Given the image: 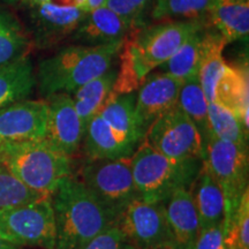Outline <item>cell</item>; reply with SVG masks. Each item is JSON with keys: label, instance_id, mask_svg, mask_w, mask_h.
<instances>
[{"label": "cell", "instance_id": "cell-1", "mask_svg": "<svg viewBox=\"0 0 249 249\" xmlns=\"http://www.w3.org/2000/svg\"><path fill=\"white\" fill-rule=\"evenodd\" d=\"M209 26L208 20L160 21L133 30L124 39L113 95L134 92L197 30Z\"/></svg>", "mask_w": 249, "mask_h": 249}, {"label": "cell", "instance_id": "cell-2", "mask_svg": "<svg viewBox=\"0 0 249 249\" xmlns=\"http://www.w3.org/2000/svg\"><path fill=\"white\" fill-rule=\"evenodd\" d=\"M51 201L57 232L54 249H82L105 229L116 225V217L73 176L62 180Z\"/></svg>", "mask_w": 249, "mask_h": 249}, {"label": "cell", "instance_id": "cell-3", "mask_svg": "<svg viewBox=\"0 0 249 249\" xmlns=\"http://www.w3.org/2000/svg\"><path fill=\"white\" fill-rule=\"evenodd\" d=\"M124 40L107 45H70L38 64L36 86L40 95L48 98L54 93L71 95L81 86L98 77L119 57Z\"/></svg>", "mask_w": 249, "mask_h": 249}, {"label": "cell", "instance_id": "cell-4", "mask_svg": "<svg viewBox=\"0 0 249 249\" xmlns=\"http://www.w3.org/2000/svg\"><path fill=\"white\" fill-rule=\"evenodd\" d=\"M0 165L31 191L44 196H51L62 180L71 176V157L46 139L0 145Z\"/></svg>", "mask_w": 249, "mask_h": 249}, {"label": "cell", "instance_id": "cell-5", "mask_svg": "<svg viewBox=\"0 0 249 249\" xmlns=\"http://www.w3.org/2000/svg\"><path fill=\"white\" fill-rule=\"evenodd\" d=\"M130 167L140 197L150 203H164L177 189L191 188L202 160H172L141 141L130 156Z\"/></svg>", "mask_w": 249, "mask_h": 249}, {"label": "cell", "instance_id": "cell-6", "mask_svg": "<svg viewBox=\"0 0 249 249\" xmlns=\"http://www.w3.org/2000/svg\"><path fill=\"white\" fill-rule=\"evenodd\" d=\"M0 236L22 248L54 249L57 232L51 196L0 209Z\"/></svg>", "mask_w": 249, "mask_h": 249}, {"label": "cell", "instance_id": "cell-7", "mask_svg": "<svg viewBox=\"0 0 249 249\" xmlns=\"http://www.w3.org/2000/svg\"><path fill=\"white\" fill-rule=\"evenodd\" d=\"M77 179L110 213L118 217L140 197L134 183L130 157L113 160H87Z\"/></svg>", "mask_w": 249, "mask_h": 249}, {"label": "cell", "instance_id": "cell-8", "mask_svg": "<svg viewBox=\"0 0 249 249\" xmlns=\"http://www.w3.org/2000/svg\"><path fill=\"white\" fill-rule=\"evenodd\" d=\"M202 161L222 188L226 201L224 220L229 219L248 189V148L211 135L204 148Z\"/></svg>", "mask_w": 249, "mask_h": 249}, {"label": "cell", "instance_id": "cell-9", "mask_svg": "<svg viewBox=\"0 0 249 249\" xmlns=\"http://www.w3.org/2000/svg\"><path fill=\"white\" fill-rule=\"evenodd\" d=\"M142 141L172 160H203L204 145L200 133L178 105L158 118Z\"/></svg>", "mask_w": 249, "mask_h": 249}, {"label": "cell", "instance_id": "cell-10", "mask_svg": "<svg viewBox=\"0 0 249 249\" xmlns=\"http://www.w3.org/2000/svg\"><path fill=\"white\" fill-rule=\"evenodd\" d=\"M116 225L136 249H177L163 203L138 197L124 208Z\"/></svg>", "mask_w": 249, "mask_h": 249}, {"label": "cell", "instance_id": "cell-11", "mask_svg": "<svg viewBox=\"0 0 249 249\" xmlns=\"http://www.w3.org/2000/svg\"><path fill=\"white\" fill-rule=\"evenodd\" d=\"M34 44L39 49L57 45L71 36L87 12L74 5L44 2L28 7Z\"/></svg>", "mask_w": 249, "mask_h": 249}, {"label": "cell", "instance_id": "cell-12", "mask_svg": "<svg viewBox=\"0 0 249 249\" xmlns=\"http://www.w3.org/2000/svg\"><path fill=\"white\" fill-rule=\"evenodd\" d=\"M182 81L167 73L149 75L136 90L135 123L143 140L149 127L177 105Z\"/></svg>", "mask_w": 249, "mask_h": 249}, {"label": "cell", "instance_id": "cell-13", "mask_svg": "<svg viewBox=\"0 0 249 249\" xmlns=\"http://www.w3.org/2000/svg\"><path fill=\"white\" fill-rule=\"evenodd\" d=\"M48 126L46 101L23 99L0 108V145L45 139Z\"/></svg>", "mask_w": 249, "mask_h": 249}, {"label": "cell", "instance_id": "cell-14", "mask_svg": "<svg viewBox=\"0 0 249 249\" xmlns=\"http://www.w3.org/2000/svg\"><path fill=\"white\" fill-rule=\"evenodd\" d=\"M48 126L45 139L65 155L73 157L82 144L83 130L81 119L71 95L54 93L46 98Z\"/></svg>", "mask_w": 249, "mask_h": 249}, {"label": "cell", "instance_id": "cell-15", "mask_svg": "<svg viewBox=\"0 0 249 249\" xmlns=\"http://www.w3.org/2000/svg\"><path fill=\"white\" fill-rule=\"evenodd\" d=\"M132 31L126 21L111 9L101 6L87 13L71 37L79 45L98 46L124 40Z\"/></svg>", "mask_w": 249, "mask_h": 249}, {"label": "cell", "instance_id": "cell-16", "mask_svg": "<svg viewBox=\"0 0 249 249\" xmlns=\"http://www.w3.org/2000/svg\"><path fill=\"white\" fill-rule=\"evenodd\" d=\"M163 205L177 249H191L200 233V220L189 189H177Z\"/></svg>", "mask_w": 249, "mask_h": 249}, {"label": "cell", "instance_id": "cell-17", "mask_svg": "<svg viewBox=\"0 0 249 249\" xmlns=\"http://www.w3.org/2000/svg\"><path fill=\"white\" fill-rule=\"evenodd\" d=\"M82 143L87 160L127 158L130 157L136 149L135 145L119 138L99 114L87 126Z\"/></svg>", "mask_w": 249, "mask_h": 249}, {"label": "cell", "instance_id": "cell-18", "mask_svg": "<svg viewBox=\"0 0 249 249\" xmlns=\"http://www.w3.org/2000/svg\"><path fill=\"white\" fill-rule=\"evenodd\" d=\"M189 192L197 211L200 230L224 223L226 211L225 196L203 161L200 173L192 183Z\"/></svg>", "mask_w": 249, "mask_h": 249}, {"label": "cell", "instance_id": "cell-19", "mask_svg": "<svg viewBox=\"0 0 249 249\" xmlns=\"http://www.w3.org/2000/svg\"><path fill=\"white\" fill-rule=\"evenodd\" d=\"M208 22L226 44L247 38L249 33V0H213Z\"/></svg>", "mask_w": 249, "mask_h": 249}, {"label": "cell", "instance_id": "cell-20", "mask_svg": "<svg viewBox=\"0 0 249 249\" xmlns=\"http://www.w3.org/2000/svg\"><path fill=\"white\" fill-rule=\"evenodd\" d=\"M117 76L118 70L112 67L104 74L95 77L71 93L85 132L90 121L98 116L113 93Z\"/></svg>", "mask_w": 249, "mask_h": 249}, {"label": "cell", "instance_id": "cell-21", "mask_svg": "<svg viewBox=\"0 0 249 249\" xmlns=\"http://www.w3.org/2000/svg\"><path fill=\"white\" fill-rule=\"evenodd\" d=\"M36 88V71L28 55L0 66V108L28 99Z\"/></svg>", "mask_w": 249, "mask_h": 249}, {"label": "cell", "instance_id": "cell-22", "mask_svg": "<svg viewBox=\"0 0 249 249\" xmlns=\"http://www.w3.org/2000/svg\"><path fill=\"white\" fill-rule=\"evenodd\" d=\"M248 95L247 71L226 65L217 83L213 103L232 111L248 127Z\"/></svg>", "mask_w": 249, "mask_h": 249}, {"label": "cell", "instance_id": "cell-23", "mask_svg": "<svg viewBox=\"0 0 249 249\" xmlns=\"http://www.w3.org/2000/svg\"><path fill=\"white\" fill-rule=\"evenodd\" d=\"M135 98L136 91L120 95L112 93L99 116L119 138L138 147L142 139L136 128Z\"/></svg>", "mask_w": 249, "mask_h": 249}, {"label": "cell", "instance_id": "cell-24", "mask_svg": "<svg viewBox=\"0 0 249 249\" xmlns=\"http://www.w3.org/2000/svg\"><path fill=\"white\" fill-rule=\"evenodd\" d=\"M211 27L205 26L189 37L178 51L165 64L161 65L163 73H167L180 81L197 75L205 48L209 40Z\"/></svg>", "mask_w": 249, "mask_h": 249}, {"label": "cell", "instance_id": "cell-25", "mask_svg": "<svg viewBox=\"0 0 249 249\" xmlns=\"http://www.w3.org/2000/svg\"><path fill=\"white\" fill-rule=\"evenodd\" d=\"M208 103L197 75L182 81L177 105L185 112L200 133L205 148L211 133L208 121Z\"/></svg>", "mask_w": 249, "mask_h": 249}, {"label": "cell", "instance_id": "cell-26", "mask_svg": "<svg viewBox=\"0 0 249 249\" xmlns=\"http://www.w3.org/2000/svg\"><path fill=\"white\" fill-rule=\"evenodd\" d=\"M225 46L226 42L223 37L211 27L209 40L197 73L198 81L208 103L214 102L217 83L227 65L223 58V50Z\"/></svg>", "mask_w": 249, "mask_h": 249}, {"label": "cell", "instance_id": "cell-27", "mask_svg": "<svg viewBox=\"0 0 249 249\" xmlns=\"http://www.w3.org/2000/svg\"><path fill=\"white\" fill-rule=\"evenodd\" d=\"M30 38L20 21L0 7V66L28 55Z\"/></svg>", "mask_w": 249, "mask_h": 249}, {"label": "cell", "instance_id": "cell-28", "mask_svg": "<svg viewBox=\"0 0 249 249\" xmlns=\"http://www.w3.org/2000/svg\"><path fill=\"white\" fill-rule=\"evenodd\" d=\"M208 121L211 135L214 138L248 148V127L232 111L217 103H209Z\"/></svg>", "mask_w": 249, "mask_h": 249}, {"label": "cell", "instance_id": "cell-29", "mask_svg": "<svg viewBox=\"0 0 249 249\" xmlns=\"http://www.w3.org/2000/svg\"><path fill=\"white\" fill-rule=\"evenodd\" d=\"M213 0H155L150 15L155 21L208 20Z\"/></svg>", "mask_w": 249, "mask_h": 249}, {"label": "cell", "instance_id": "cell-30", "mask_svg": "<svg viewBox=\"0 0 249 249\" xmlns=\"http://www.w3.org/2000/svg\"><path fill=\"white\" fill-rule=\"evenodd\" d=\"M227 249H249V191L242 195L229 219L224 220Z\"/></svg>", "mask_w": 249, "mask_h": 249}, {"label": "cell", "instance_id": "cell-31", "mask_svg": "<svg viewBox=\"0 0 249 249\" xmlns=\"http://www.w3.org/2000/svg\"><path fill=\"white\" fill-rule=\"evenodd\" d=\"M44 195L31 191L0 165V209L38 200Z\"/></svg>", "mask_w": 249, "mask_h": 249}, {"label": "cell", "instance_id": "cell-32", "mask_svg": "<svg viewBox=\"0 0 249 249\" xmlns=\"http://www.w3.org/2000/svg\"><path fill=\"white\" fill-rule=\"evenodd\" d=\"M154 5V0H105V7L132 27L133 30L145 26V18Z\"/></svg>", "mask_w": 249, "mask_h": 249}, {"label": "cell", "instance_id": "cell-33", "mask_svg": "<svg viewBox=\"0 0 249 249\" xmlns=\"http://www.w3.org/2000/svg\"><path fill=\"white\" fill-rule=\"evenodd\" d=\"M82 249H136L117 225H112L91 239Z\"/></svg>", "mask_w": 249, "mask_h": 249}, {"label": "cell", "instance_id": "cell-34", "mask_svg": "<svg viewBox=\"0 0 249 249\" xmlns=\"http://www.w3.org/2000/svg\"><path fill=\"white\" fill-rule=\"evenodd\" d=\"M191 249H227L224 223L200 230Z\"/></svg>", "mask_w": 249, "mask_h": 249}, {"label": "cell", "instance_id": "cell-35", "mask_svg": "<svg viewBox=\"0 0 249 249\" xmlns=\"http://www.w3.org/2000/svg\"><path fill=\"white\" fill-rule=\"evenodd\" d=\"M105 0H20V2L24 7H33V6L44 4V2H54L60 5H74L88 13L92 9L101 7L104 5Z\"/></svg>", "mask_w": 249, "mask_h": 249}, {"label": "cell", "instance_id": "cell-36", "mask_svg": "<svg viewBox=\"0 0 249 249\" xmlns=\"http://www.w3.org/2000/svg\"><path fill=\"white\" fill-rule=\"evenodd\" d=\"M0 249H23V248L20 247V246L11 244V242L6 241L5 239H2L1 236H0Z\"/></svg>", "mask_w": 249, "mask_h": 249}, {"label": "cell", "instance_id": "cell-37", "mask_svg": "<svg viewBox=\"0 0 249 249\" xmlns=\"http://www.w3.org/2000/svg\"><path fill=\"white\" fill-rule=\"evenodd\" d=\"M0 1L7 5H14V4H18V2H20V0H0Z\"/></svg>", "mask_w": 249, "mask_h": 249}]
</instances>
